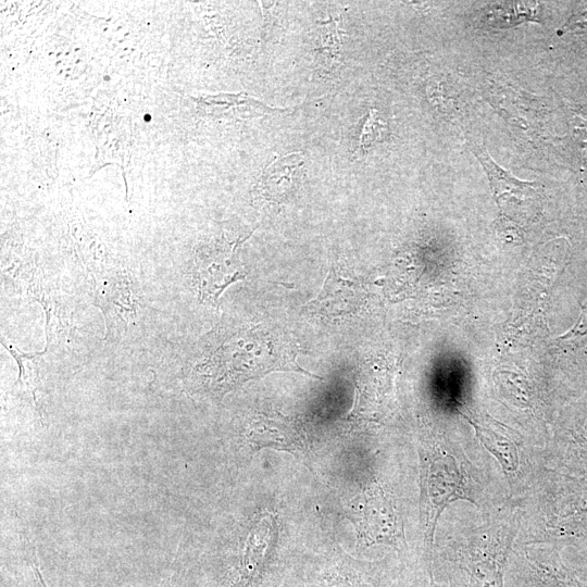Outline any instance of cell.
I'll return each instance as SVG.
<instances>
[{"label": "cell", "instance_id": "obj_1", "mask_svg": "<svg viewBox=\"0 0 587 587\" xmlns=\"http://www.w3.org/2000/svg\"><path fill=\"white\" fill-rule=\"evenodd\" d=\"M259 328L218 326L199 344L184 369V383L192 392L213 398L243 383L276 371H304L296 363L290 344Z\"/></svg>", "mask_w": 587, "mask_h": 587}, {"label": "cell", "instance_id": "obj_2", "mask_svg": "<svg viewBox=\"0 0 587 587\" xmlns=\"http://www.w3.org/2000/svg\"><path fill=\"white\" fill-rule=\"evenodd\" d=\"M474 502L466 477L450 454L434 457L422 474V500L425 516V537L433 544L436 524L446 507L455 500Z\"/></svg>", "mask_w": 587, "mask_h": 587}, {"label": "cell", "instance_id": "obj_3", "mask_svg": "<svg viewBox=\"0 0 587 587\" xmlns=\"http://www.w3.org/2000/svg\"><path fill=\"white\" fill-rule=\"evenodd\" d=\"M353 508L358 530L367 544L397 545L400 536L397 514L380 489L364 491Z\"/></svg>", "mask_w": 587, "mask_h": 587}, {"label": "cell", "instance_id": "obj_4", "mask_svg": "<svg viewBox=\"0 0 587 587\" xmlns=\"http://www.w3.org/2000/svg\"><path fill=\"white\" fill-rule=\"evenodd\" d=\"M96 300L105 315L111 336L118 332H127L128 326L136 323L139 299L136 287L127 274L116 273L105 278L103 286L98 288Z\"/></svg>", "mask_w": 587, "mask_h": 587}, {"label": "cell", "instance_id": "obj_5", "mask_svg": "<svg viewBox=\"0 0 587 587\" xmlns=\"http://www.w3.org/2000/svg\"><path fill=\"white\" fill-rule=\"evenodd\" d=\"M253 451L270 447L291 453L305 451V440L297 426L286 419L260 416L246 434Z\"/></svg>", "mask_w": 587, "mask_h": 587}, {"label": "cell", "instance_id": "obj_6", "mask_svg": "<svg viewBox=\"0 0 587 587\" xmlns=\"http://www.w3.org/2000/svg\"><path fill=\"white\" fill-rule=\"evenodd\" d=\"M232 258L233 253L225 250L199 257L197 280L203 299L215 302L226 286L243 277Z\"/></svg>", "mask_w": 587, "mask_h": 587}, {"label": "cell", "instance_id": "obj_7", "mask_svg": "<svg viewBox=\"0 0 587 587\" xmlns=\"http://www.w3.org/2000/svg\"><path fill=\"white\" fill-rule=\"evenodd\" d=\"M303 158L299 152L273 162L262 174L258 191L266 200L283 202L296 188L302 172Z\"/></svg>", "mask_w": 587, "mask_h": 587}, {"label": "cell", "instance_id": "obj_8", "mask_svg": "<svg viewBox=\"0 0 587 587\" xmlns=\"http://www.w3.org/2000/svg\"><path fill=\"white\" fill-rule=\"evenodd\" d=\"M530 587H585L583 583L558 562H529Z\"/></svg>", "mask_w": 587, "mask_h": 587}, {"label": "cell", "instance_id": "obj_9", "mask_svg": "<svg viewBox=\"0 0 587 587\" xmlns=\"http://www.w3.org/2000/svg\"><path fill=\"white\" fill-rule=\"evenodd\" d=\"M475 427L482 444L496 457L504 471L508 473L514 472L520 463L515 445L504 436L479 426Z\"/></svg>", "mask_w": 587, "mask_h": 587}, {"label": "cell", "instance_id": "obj_10", "mask_svg": "<svg viewBox=\"0 0 587 587\" xmlns=\"http://www.w3.org/2000/svg\"><path fill=\"white\" fill-rule=\"evenodd\" d=\"M1 344L18 364L20 376L17 384L20 385L21 390L32 397L36 409L39 411L40 408L37 401L36 391L39 389L40 382L35 361L36 354L21 352L14 345L9 344L3 339H1Z\"/></svg>", "mask_w": 587, "mask_h": 587}, {"label": "cell", "instance_id": "obj_11", "mask_svg": "<svg viewBox=\"0 0 587 587\" xmlns=\"http://www.w3.org/2000/svg\"><path fill=\"white\" fill-rule=\"evenodd\" d=\"M585 338H587V303L583 305L580 315L573 328L564 333L559 339L567 342H575Z\"/></svg>", "mask_w": 587, "mask_h": 587}, {"label": "cell", "instance_id": "obj_12", "mask_svg": "<svg viewBox=\"0 0 587 587\" xmlns=\"http://www.w3.org/2000/svg\"><path fill=\"white\" fill-rule=\"evenodd\" d=\"M384 126L380 120L375 116V111L370 113L369 118L364 123L363 130L361 133L360 142L362 146H367L376 139H379Z\"/></svg>", "mask_w": 587, "mask_h": 587}, {"label": "cell", "instance_id": "obj_13", "mask_svg": "<svg viewBox=\"0 0 587 587\" xmlns=\"http://www.w3.org/2000/svg\"><path fill=\"white\" fill-rule=\"evenodd\" d=\"M28 559H29V565L32 566L33 576H34V587H48L41 576L35 551H33L32 553L29 551Z\"/></svg>", "mask_w": 587, "mask_h": 587}, {"label": "cell", "instance_id": "obj_14", "mask_svg": "<svg viewBox=\"0 0 587 587\" xmlns=\"http://www.w3.org/2000/svg\"><path fill=\"white\" fill-rule=\"evenodd\" d=\"M587 23V9H580L576 12L564 26V29L575 28L576 26H585Z\"/></svg>", "mask_w": 587, "mask_h": 587}, {"label": "cell", "instance_id": "obj_15", "mask_svg": "<svg viewBox=\"0 0 587 587\" xmlns=\"http://www.w3.org/2000/svg\"><path fill=\"white\" fill-rule=\"evenodd\" d=\"M172 586V576H168L159 587H171Z\"/></svg>", "mask_w": 587, "mask_h": 587}, {"label": "cell", "instance_id": "obj_16", "mask_svg": "<svg viewBox=\"0 0 587 587\" xmlns=\"http://www.w3.org/2000/svg\"><path fill=\"white\" fill-rule=\"evenodd\" d=\"M582 576L587 579V564L580 569Z\"/></svg>", "mask_w": 587, "mask_h": 587}]
</instances>
